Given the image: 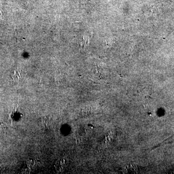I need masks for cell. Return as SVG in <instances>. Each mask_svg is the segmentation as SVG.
Wrapping results in <instances>:
<instances>
[{
	"label": "cell",
	"mask_w": 174,
	"mask_h": 174,
	"mask_svg": "<svg viewBox=\"0 0 174 174\" xmlns=\"http://www.w3.org/2000/svg\"><path fill=\"white\" fill-rule=\"evenodd\" d=\"M66 160L65 159H61L60 160L58 161L57 162L56 165V168L57 169H58V171L60 170L61 171H62V169H64V166H65Z\"/></svg>",
	"instance_id": "1"
},
{
	"label": "cell",
	"mask_w": 174,
	"mask_h": 174,
	"mask_svg": "<svg viewBox=\"0 0 174 174\" xmlns=\"http://www.w3.org/2000/svg\"><path fill=\"white\" fill-rule=\"evenodd\" d=\"M12 77L15 80H17L20 77V72L17 71L14 72V74L12 76Z\"/></svg>",
	"instance_id": "3"
},
{
	"label": "cell",
	"mask_w": 174,
	"mask_h": 174,
	"mask_svg": "<svg viewBox=\"0 0 174 174\" xmlns=\"http://www.w3.org/2000/svg\"><path fill=\"white\" fill-rule=\"evenodd\" d=\"M42 122H43V125L45 126V127H47L50 125V119L47 118V117H44L42 120Z\"/></svg>",
	"instance_id": "2"
}]
</instances>
